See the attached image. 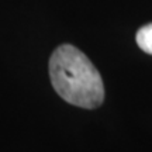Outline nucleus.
I'll return each instance as SVG.
<instances>
[{
  "mask_svg": "<svg viewBox=\"0 0 152 152\" xmlns=\"http://www.w3.org/2000/svg\"><path fill=\"white\" fill-rule=\"evenodd\" d=\"M49 76L55 92L68 103L82 109H96L104 100L99 71L82 51L64 44L49 59Z\"/></svg>",
  "mask_w": 152,
  "mask_h": 152,
  "instance_id": "f257e3e1",
  "label": "nucleus"
},
{
  "mask_svg": "<svg viewBox=\"0 0 152 152\" xmlns=\"http://www.w3.org/2000/svg\"><path fill=\"white\" fill-rule=\"evenodd\" d=\"M137 44L144 52L152 55V23L138 30V33H137Z\"/></svg>",
  "mask_w": 152,
  "mask_h": 152,
  "instance_id": "f03ea898",
  "label": "nucleus"
}]
</instances>
